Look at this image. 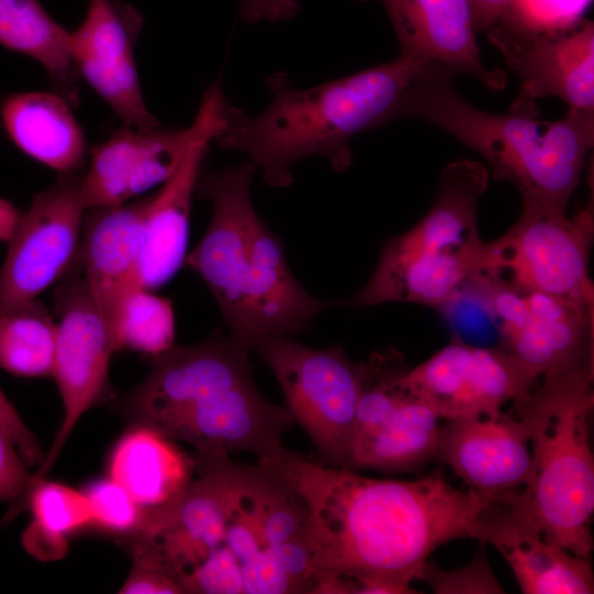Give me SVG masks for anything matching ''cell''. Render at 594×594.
<instances>
[{
  "label": "cell",
  "instance_id": "1",
  "mask_svg": "<svg viewBox=\"0 0 594 594\" xmlns=\"http://www.w3.org/2000/svg\"><path fill=\"white\" fill-rule=\"evenodd\" d=\"M257 464L302 501L319 580H355L358 594L416 593L410 583L432 552L455 539H475L494 503L436 472L411 481L365 477L286 448Z\"/></svg>",
  "mask_w": 594,
  "mask_h": 594
},
{
  "label": "cell",
  "instance_id": "2",
  "mask_svg": "<svg viewBox=\"0 0 594 594\" xmlns=\"http://www.w3.org/2000/svg\"><path fill=\"white\" fill-rule=\"evenodd\" d=\"M193 457L175 514L183 593L310 594L319 576L297 493L261 464Z\"/></svg>",
  "mask_w": 594,
  "mask_h": 594
},
{
  "label": "cell",
  "instance_id": "3",
  "mask_svg": "<svg viewBox=\"0 0 594 594\" xmlns=\"http://www.w3.org/2000/svg\"><path fill=\"white\" fill-rule=\"evenodd\" d=\"M431 59L400 55L392 62L307 89L284 73L268 78L272 101L255 117L226 101L220 147L246 154L272 187L293 183L292 166L308 156L326 157L336 172L352 164L359 133L402 119L406 96Z\"/></svg>",
  "mask_w": 594,
  "mask_h": 594
},
{
  "label": "cell",
  "instance_id": "4",
  "mask_svg": "<svg viewBox=\"0 0 594 594\" xmlns=\"http://www.w3.org/2000/svg\"><path fill=\"white\" fill-rule=\"evenodd\" d=\"M257 169L249 160L199 178L196 189L211 202V218L185 258L215 297L228 337L249 351L265 336L296 337L336 306L300 285L278 238L256 213L250 190Z\"/></svg>",
  "mask_w": 594,
  "mask_h": 594
},
{
  "label": "cell",
  "instance_id": "5",
  "mask_svg": "<svg viewBox=\"0 0 594 594\" xmlns=\"http://www.w3.org/2000/svg\"><path fill=\"white\" fill-rule=\"evenodd\" d=\"M455 74L430 61L410 87L402 118L444 129L484 157L495 180L564 215L594 143V110L569 108L564 118L546 121L535 100L518 96L507 113H491L459 94Z\"/></svg>",
  "mask_w": 594,
  "mask_h": 594
},
{
  "label": "cell",
  "instance_id": "6",
  "mask_svg": "<svg viewBox=\"0 0 594 594\" xmlns=\"http://www.w3.org/2000/svg\"><path fill=\"white\" fill-rule=\"evenodd\" d=\"M249 353L221 331L170 353L148 385L151 429L202 455L251 452L262 461L283 451L295 421L262 395Z\"/></svg>",
  "mask_w": 594,
  "mask_h": 594
},
{
  "label": "cell",
  "instance_id": "7",
  "mask_svg": "<svg viewBox=\"0 0 594 594\" xmlns=\"http://www.w3.org/2000/svg\"><path fill=\"white\" fill-rule=\"evenodd\" d=\"M593 378L594 372L539 378L513 402L528 431L531 472L520 491L496 502L513 522L584 558L593 550Z\"/></svg>",
  "mask_w": 594,
  "mask_h": 594
},
{
  "label": "cell",
  "instance_id": "8",
  "mask_svg": "<svg viewBox=\"0 0 594 594\" xmlns=\"http://www.w3.org/2000/svg\"><path fill=\"white\" fill-rule=\"evenodd\" d=\"M483 164L459 160L440 175L437 198L408 231L384 245L363 288L336 306L414 302L439 308L481 268L477 205L488 186Z\"/></svg>",
  "mask_w": 594,
  "mask_h": 594
},
{
  "label": "cell",
  "instance_id": "9",
  "mask_svg": "<svg viewBox=\"0 0 594 594\" xmlns=\"http://www.w3.org/2000/svg\"><path fill=\"white\" fill-rule=\"evenodd\" d=\"M251 350L273 372L285 408L326 465L350 470L363 361H351L340 344L316 349L280 334L257 339Z\"/></svg>",
  "mask_w": 594,
  "mask_h": 594
},
{
  "label": "cell",
  "instance_id": "10",
  "mask_svg": "<svg viewBox=\"0 0 594 594\" xmlns=\"http://www.w3.org/2000/svg\"><path fill=\"white\" fill-rule=\"evenodd\" d=\"M593 232L592 207L568 218L522 199L514 226L484 242L477 274L520 289L594 300L588 276Z\"/></svg>",
  "mask_w": 594,
  "mask_h": 594
},
{
  "label": "cell",
  "instance_id": "11",
  "mask_svg": "<svg viewBox=\"0 0 594 594\" xmlns=\"http://www.w3.org/2000/svg\"><path fill=\"white\" fill-rule=\"evenodd\" d=\"M497 345L539 378L594 372V300L513 287L488 276L477 279Z\"/></svg>",
  "mask_w": 594,
  "mask_h": 594
},
{
  "label": "cell",
  "instance_id": "12",
  "mask_svg": "<svg viewBox=\"0 0 594 594\" xmlns=\"http://www.w3.org/2000/svg\"><path fill=\"white\" fill-rule=\"evenodd\" d=\"M226 98L218 82L205 94L194 122L186 129L114 130L90 151L81 176L85 208L114 206L164 184L197 141H215Z\"/></svg>",
  "mask_w": 594,
  "mask_h": 594
},
{
  "label": "cell",
  "instance_id": "13",
  "mask_svg": "<svg viewBox=\"0 0 594 594\" xmlns=\"http://www.w3.org/2000/svg\"><path fill=\"white\" fill-rule=\"evenodd\" d=\"M81 176L59 174L22 213L0 270V308L37 299L77 268L86 211Z\"/></svg>",
  "mask_w": 594,
  "mask_h": 594
},
{
  "label": "cell",
  "instance_id": "14",
  "mask_svg": "<svg viewBox=\"0 0 594 594\" xmlns=\"http://www.w3.org/2000/svg\"><path fill=\"white\" fill-rule=\"evenodd\" d=\"M54 306L58 320L52 376L64 416L32 482L46 477L79 419L106 397L110 359L116 352L106 321L78 268L59 282Z\"/></svg>",
  "mask_w": 594,
  "mask_h": 594
},
{
  "label": "cell",
  "instance_id": "15",
  "mask_svg": "<svg viewBox=\"0 0 594 594\" xmlns=\"http://www.w3.org/2000/svg\"><path fill=\"white\" fill-rule=\"evenodd\" d=\"M407 385L441 419L495 417L538 381L498 345L466 343L455 337L405 375Z\"/></svg>",
  "mask_w": 594,
  "mask_h": 594
},
{
  "label": "cell",
  "instance_id": "16",
  "mask_svg": "<svg viewBox=\"0 0 594 594\" xmlns=\"http://www.w3.org/2000/svg\"><path fill=\"white\" fill-rule=\"evenodd\" d=\"M141 13L120 0H90L80 25L69 32V54L78 73L127 127L161 128L143 98L134 47Z\"/></svg>",
  "mask_w": 594,
  "mask_h": 594
},
{
  "label": "cell",
  "instance_id": "17",
  "mask_svg": "<svg viewBox=\"0 0 594 594\" xmlns=\"http://www.w3.org/2000/svg\"><path fill=\"white\" fill-rule=\"evenodd\" d=\"M487 36L520 80L519 97L556 96L569 108L594 110V23L549 33L493 24Z\"/></svg>",
  "mask_w": 594,
  "mask_h": 594
},
{
  "label": "cell",
  "instance_id": "18",
  "mask_svg": "<svg viewBox=\"0 0 594 594\" xmlns=\"http://www.w3.org/2000/svg\"><path fill=\"white\" fill-rule=\"evenodd\" d=\"M435 458L494 503L520 491L531 472L524 420L514 411L442 420Z\"/></svg>",
  "mask_w": 594,
  "mask_h": 594
},
{
  "label": "cell",
  "instance_id": "19",
  "mask_svg": "<svg viewBox=\"0 0 594 594\" xmlns=\"http://www.w3.org/2000/svg\"><path fill=\"white\" fill-rule=\"evenodd\" d=\"M146 199L87 208L84 215L77 268L113 345L123 300L140 286V232Z\"/></svg>",
  "mask_w": 594,
  "mask_h": 594
},
{
  "label": "cell",
  "instance_id": "20",
  "mask_svg": "<svg viewBox=\"0 0 594 594\" xmlns=\"http://www.w3.org/2000/svg\"><path fill=\"white\" fill-rule=\"evenodd\" d=\"M378 1L395 30L402 55L438 62L493 90L505 88L506 73L490 69L482 62L468 0Z\"/></svg>",
  "mask_w": 594,
  "mask_h": 594
},
{
  "label": "cell",
  "instance_id": "21",
  "mask_svg": "<svg viewBox=\"0 0 594 594\" xmlns=\"http://www.w3.org/2000/svg\"><path fill=\"white\" fill-rule=\"evenodd\" d=\"M209 140L190 145L176 172L147 197L140 232L139 285L154 290L185 263L193 196Z\"/></svg>",
  "mask_w": 594,
  "mask_h": 594
},
{
  "label": "cell",
  "instance_id": "22",
  "mask_svg": "<svg viewBox=\"0 0 594 594\" xmlns=\"http://www.w3.org/2000/svg\"><path fill=\"white\" fill-rule=\"evenodd\" d=\"M475 539L499 551L525 594L594 593L590 558L513 522L495 503L481 516Z\"/></svg>",
  "mask_w": 594,
  "mask_h": 594
},
{
  "label": "cell",
  "instance_id": "23",
  "mask_svg": "<svg viewBox=\"0 0 594 594\" xmlns=\"http://www.w3.org/2000/svg\"><path fill=\"white\" fill-rule=\"evenodd\" d=\"M440 421L407 385L367 426L354 433L350 470L421 469L435 458Z\"/></svg>",
  "mask_w": 594,
  "mask_h": 594
},
{
  "label": "cell",
  "instance_id": "24",
  "mask_svg": "<svg viewBox=\"0 0 594 594\" xmlns=\"http://www.w3.org/2000/svg\"><path fill=\"white\" fill-rule=\"evenodd\" d=\"M70 107L57 92L11 94L0 101V119L21 152L59 174L79 172L86 141Z\"/></svg>",
  "mask_w": 594,
  "mask_h": 594
},
{
  "label": "cell",
  "instance_id": "25",
  "mask_svg": "<svg viewBox=\"0 0 594 594\" xmlns=\"http://www.w3.org/2000/svg\"><path fill=\"white\" fill-rule=\"evenodd\" d=\"M109 476L144 509L174 499L195 474V459L145 426H131L113 447Z\"/></svg>",
  "mask_w": 594,
  "mask_h": 594
},
{
  "label": "cell",
  "instance_id": "26",
  "mask_svg": "<svg viewBox=\"0 0 594 594\" xmlns=\"http://www.w3.org/2000/svg\"><path fill=\"white\" fill-rule=\"evenodd\" d=\"M69 32L38 0H0V45L40 63L72 107L79 105L78 73L69 54Z\"/></svg>",
  "mask_w": 594,
  "mask_h": 594
},
{
  "label": "cell",
  "instance_id": "27",
  "mask_svg": "<svg viewBox=\"0 0 594 594\" xmlns=\"http://www.w3.org/2000/svg\"><path fill=\"white\" fill-rule=\"evenodd\" d=\"M23 505L31 512V522L22 536L25 550L41 560H56L67 549V536L94 525V514L82 491L41 479L31 482Z\"/></svg>",
  "mask_w": 594,
  "mask_h": 594
},
{
  "label": "cell",
  "instance_id": "28",
  "mask_svg": "<svg viewBox=\"0 0 594 594\" xmlns=\"http://www.w3.org/2000/svg\"><path fill=\"white\" fill-rule=\"evenodd\" d=\"M56 331L38 299L0 308V369L21 377L52 376Z\"/></svg>",
  "mask_w": 594,
  "mask_h": 594
},
{
  "label": "cell",
  "instance_id": "29",
  "mask_svg": "<svg viewBox=\"0 0 594 594\" xmlns=\"http://www.w3.org/2000/svg\"><path fill=\"white\" fill-rule=\"evenodd\" d=\"M174 340L172 301L140 286L131 289L120 310L116 350L130 349L155 356L172 348Z\"/></svg>",
  "mask_w": 594,
  "mask_h": 594
},
{
  "label": "cell",
  "instance_id": "30",
  "mask_svg": "<svg viewBox=\"0 0 594 594\" xmlns=\"http://www.w3.org/2000/svg\"><path fill=\"white\" fill-rule=\"evenodd\" d=\"M593 0H509L494 23L508 30L549 33L570 29L584 19Z\"/></svg>",
  "mask_w": 594,
  "mask_h": 594
},
{
  "label": "cell",
  "instance_id": "31",
  "mask_svg": "<svg viewBox=\"0 0 594 594\" xmlns=\"http://www.w3.org/2000/svg\"><path fill=\"white\" fill-rule=\"evenodd\" d=\"M82 492L94 514V525L123 536L141 526L145 509L110 476L95 480Z\"/></svg>",
  "mask_w": 594,
  "mask_h": 594
},
{
  "label": "cell",
  "instance_id": "32",
  "mask_svg": "<svg viewBox=\"0 0 594 594\" xmlns=\"http://www.w3.org/2000/svg\"><path fill=\"white\" fill-rule=\"evenodd\" d=\"M473 560L457 570L446 571L433 561H427L419 580L427 582L438 594H499L502 585L494 576L485 556L483 542Z\"/></svg>",
  "mask_w": 594,
  "mask_h": 594
},
{
  "label": "cell",
  "instance_id": "33",
  "mask_svg": "<svg viewBox=\"0 0 594 594\" xmlns=\"http://www.w3.org/2000/svg\"><path fill=\"white\" fill-rule=\"evenodd\" d=\"M11 438L0 428V501L11 504L10 517L22 508L32 475Z\"/></svg>",
  "mask_w": 594,
  "mask_h": 594
},
{
  "label": "cell",
  "instance_id": "34",
  "mask_svg": "<svg viewBox=\"0 0 594 594\" xmlns=\"http://www.w3.org/2000/svg\"><path fill=\"white\" fill-rule=\"evenodd\" d=\"M0 428L11 438L29 468L40 465L44 459L34 433L26 427L14 405L0 388Z\"/></svg>",
  "mask_w": 594,
  "mask_h": 594
},
{
  "label": "cell",
  "instance_id": "35",
  "mask_svg": "<svg viewBox=\"0 0 594 594\" xmlns=\"http://www.w3.org/2000/svg\"><path fill=\"white\" fill-rule=\"evenodd\" d=\"M121 594H183L177 581L164 570L133 561L132 569L120 587Z\"/></svg>",
  "mask_w": 594,
  "mask_h": 594
},
{
  "label": "cell",
  "instance_id": "36",
  "mask_svg": "<svg viewBox=\"0 0 594 594\" xmlns=\"http://www.w3.org/2000/svg\"><path fill=\"white\" fill-rule=\"evenodd\" d=\"M300 11L296 0H244L241 14L251 24L278 22L295 18Z\"/></svg>",
  "mask_w": 594,
  "mask_h": 594
},
{
  "label": "cell",
  "instance_id": "37",
  "mask_svg": "<svg viewBox=\"0 0 594 594\" xmlns=\"http://www.w3.org/2000/svg\"><path fill=\"white\" fill-rule=\"evenodd\" d=\"M474 32L492 26L503 14L509 0H468Z\"/></svg>",
  "mask_w": 594,
  "mask_h": 594
},
{
  "label": "cell",
  "instance_id": "38",
  "mask_svg": "<svg viewBox=\"0 0 594 594\" xmlns=\"http://www.w3.org/2000/svg\"><path fill=\"white\" fill-rule=\"evenodd\" d=\"M22 213L0 197V242H8L14 233Z\"/></svg>",
  "mask_w": 594,
  "mask_h": 594
}]
</instances>
